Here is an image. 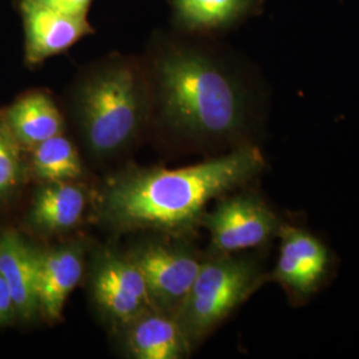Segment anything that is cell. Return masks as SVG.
<instances>
[{
	"label": "cell",
	"instance_id": "cell-4",
	"mask_svg": "<svg viewBox=\"0 0 359 359\" xmlns=\"http://www.w3.org/2000/svg\"><path fill=\"white\" fill-rule=\"evenodd\" d=\"M264 278V268L256 257L208 255L175 316L192 350L243 305Z\"/></svg>",
	"mask_w": 359,
	"mask_h": 359
},
{
	"label": "cell",
	"instance_id": "cell-11",
	"mask_svg": "<svg viewBox=\"0 0 359 359\" xmlns=\"http://www.w3.org/2000/svg\"><path fill=\"white\" fill-rule=\"evenodd\" d=\"M84 271V249L79 243L38 249L36 297L39 313L47 321H57L68 295Z\"/></svg>",
	"mask_w": 359,
	"mask_h": 359
},
{
	"label": "cell",
	"instance_id": "cell-14",
	"mask_svg": "<svg viewBox=\"0 0 359 359\" xmlns=\"http://www.w3.org/2000/svg\"><path fill=\"white\" fill-rule=\"evenodd\" d=\"M38 248L28 244L15 231L0 234V274L7 283L13 298L15 314L32 320L39 313L36 297Z\"/></svg>",
	"mask_w": 359,
	"mask_h": 359
},
{
	"label": "cell",
	"instance_id": "cell-18",
	"mask_svg": "<svg viewBox=\"0 0 359 359\" xmlns=\"http://www.w3.org/2000/svg\"><path fill=\"white\" fill-rule=\"evenodd\" d=\"M59 13L88 18L93 0H34Z\"/></svg>",
	"mask_w": 359,
	"mask_h": 359
},
{
	"label": "cell",
	"instance_id": "cell-15",
	"mask_svg": "<svg viewBox=\"0 0 359 359\" xmlns=\"http://www.w3.org/2000/svg\"><path fill=\"white\" fill-rule=\"evenodd\" d=\"M87 208V193L75 181L43 182L27 213L29 229L41 234L71 231Z\"/></svg>",
	"mask_w": 359,
	"mask_h": 359
},
{
	"label": "cell",
	"instance_id": "cell-2",
	"mask_svg": "<svg viewBox=\"0 0 359 359\" xmlns=\"http://www.w3.org/2000/svg\"><path fill=\"white\" fill-rule=\"evenodd\" d=\"M264 167L255 145L179 169L129 167L104 184L96 216L112 231L185 234L200 226L210 200L255 179Z\"/></svg>",
	"mask_w": 359,
	"mask_h": 359
},
{
	"label": "cell",
	"instance_id": "cell-13",
	"mask_svg": "<svg viewBox=\"0 0 359 359\" xmlns=\"http://www.w3.org/2000/svg\"><path fill=\"white\" fill-rule=\"evenodd\" d=\"M1 112L23 151H31L40 142L65 133V114L50 90H26Z\"/></svg>",
	"mask_w": 359,
	"mask_h": 359
},
{
	"label": "cell",
	"instance_id": "cell-8",
	"mask_svg": "<svg viewBox=\"0 0 359 359\" xmlns=\"http://www.w3.org/2000/svg\"><path fill=\"white\" fill-rule=\"evenodd\" d=\"M13 6L22 20L23 59L28 68H38L96 32L86 16L59 13L34 0H15Z\"/></svg>",
	"mask_w": 359,
	"mask_h": 359
},
{
	"label": "cell",
	"instance_id": "cell-10",
	"mask_svg": "<svg viewBox=\"0 0 359 359\" xmlns=\"http://www.w3.org/2000/svg\"><path fill=\"white\" fill-rule=\"evenodd\" d=\"M265 0H169L170 28L217 39L264 13Z\"/></svg>",
	"mask_w": 359,
	"mask_h": 359
},
{
	"label": "cell",
	"instance_id": "cell-9",
	"mask_svg": "<svg viewBox=\"0 0 359 359\" xmlns=\"http://www.w3.org/2000/svg\"><path fill=\"white\" fill-rule=\"evenodd\" d=\"M281 240L273 280L298 298L313 294L329 268V252L309 231L283 225L277 234Z\"/></svg>",
	"mask_w": 359,
	"mask_h": 359
},
{
	"label": "cell",
	"instance_id": "cell-7",
	"mask_svg": "<svg viewBox=\"0 0 359 359\" xmlns=\"http://www.w3.org/2000/svg\"><path fill=\"white\" fill-rule=\"evenodd\" d=\"M90 290L108 321L123 327L142 311L154 308L137 265L126 255L100 248L92 259Z\"/></svg>",
	"mask_w": 359,
	"mask_h": 359
},
{
	"label": "cell",
	"instance_id": "cell-12",
	"mask_svg": "<svg viewBox=\"0 0 359 359\" xmlns=\"http://www.w3.org/2000/svg\"><path fill=\"white\" fill-rule=\"evenodd\" d=\"M123 344L129 357L136 359H180L191 354L176 318L151 308L123 327Z\"/></svg>",
	"mask_w": 359,
	"mask_h": 359
},
{
	"label": "cell",
	"instance_id": "cell-6",
	"mask_svg": "<svg viewBox=\"0 0 359 359\" xmlns=\"http://www.w3.org/2000/svg\"><path fill=\"white\" fill-rule=\"evenodd\" d=\"M210 236L209 255H234L277 236L283 222L253 192L222 197L200 221Z\"/></svg>",
	"mask_w": 359,
	"mask_h": 359
},
{
	"label": "cell",
	"instance_id": "cell-1",
	"mask_svg": "<svg viewBox=\"0 0 359 359\" xmlns=\"http://www.w3.org/2000/svg\"><path fill=\"white\" fill-rule=\"evenodd\" d=\"M149 97L148 132L175 145L240 137L250 118L244 77L215 38L157 28L142 56Z\"/></svg>",
	"mask_w": 359,
	"mask_h": 359
},
{
	"label": "cell",
	"instance_id": "cell-16",
	"mask_svg": "<svg viewBox=\"0 0 359 359\" xmlns=\"http://www.w3.org/2000/svg\"><path fill=\"white\" fill-rule=\"evenodd\" d=\"M29 152L28 169L41 182L76 181L84 176V167L76 147L65 133L40 142Z\"/></svg>",
	"mask_w": 359,
	"mask_h": 359
},
{
	"label": "cell",
	"instance_id": "cell-19",
	"mask_svg": "<svg viewBox=\"0 0 359 359\" xmlns=\"http://www.w3.org/2000/svg\"><path fill=\"white\" fill-rule=\"evenodd\" d=\"M15 316L16 314L10 289L0 274V325L11 321Z\"/></svg>",
	"mask_w": 359,
	"mask_h": 359
},
{
	"label": "cell",
	"instance_id": "cell-3",
	"mask_svg": "<svg viewBox=\"0 0 359 359\" xmlns=\"http://www.w3.org/2000/svg\"><path fill=\"white\" fill-rule=\"evenodd\" d=\"M63 104L92 157L103 161L124 154L149 127L142 57L111 52L83 65L65 90Z\"/></svg>",
	"mask_w": 359,
	"mask_h": 359
},
{
	"label": "cell",
	"instance_id": "cell-17",
	"mask_svg": "<svg viewBox=\"0 0 359 359\" xmlns=\"http://www.w3.org/2000/svg\"><path fill=\"white\" fill-rule=\"evenodd\" d=\"M23 148L16 142L0 109V203L13 198L26 179Z\"/></svg>",
	"mask_w": 359,
	"mask_h": 359
},
{
	"label": "cell",
	"instance_id": "cell-5",
	"mask_svg": "<svg viewBox=\"0 0 359 359\" xmlns=\"http://www.w3.org/2000/svg\"><path fill=\"white\" fill-rule=\"evenodd\" d=\"M127 256L137 265L154 309L176 316L198 276L204 258L187 243L145 241Z\"/></svg>",
	"mask_w": 359,
	"mask_h": 359
}]
</instances>
